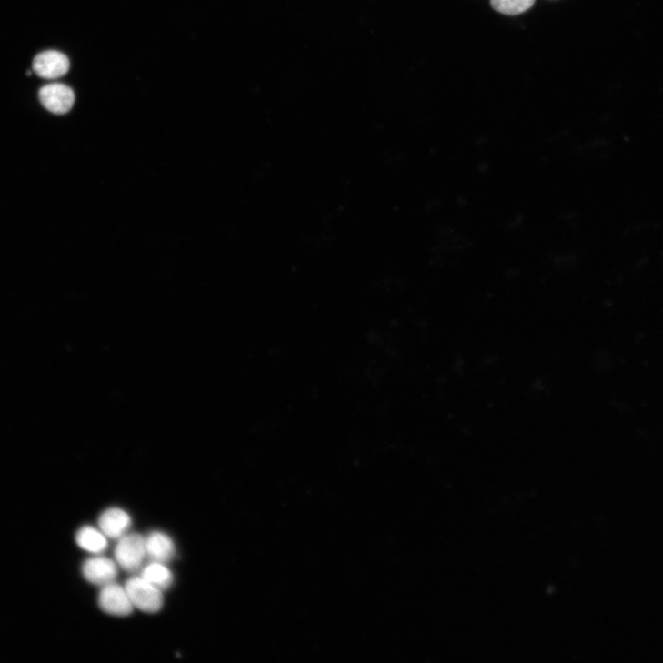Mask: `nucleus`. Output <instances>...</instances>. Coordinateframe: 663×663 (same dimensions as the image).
<instances>
[{"label": "nucleus", "instance_id": "12", "mask_svg": "<svg viewBox=\"0 0 663 663\" xmlns=\"http://www.w3.org/2000/svg\"><path fill=\"white\" fill-rule=\"evenodd\" d=\"M26 75H27V76H31V75H32V72H31V71H27V74H26Z\"/></svg>", "mask_w": 663, "mask_h": 663}, {"label": "nucleus", "instance_id": "6", "mask_svg": "<svg viewBox=\"0 0 663 663\" xmlns=\"http://www.w3.org/2000/svg\"><path fill=\"white\" fill-rule=\"evenodd\" d=\"M83 573L89 582L105 586L115 582L117 576V567L113 560L107 558H92L85 562Z\"/></svg>", "mask_w": 663, "mask_h": 663}, {"label": "nucleus", "instance_id": "4", "mask_svg": "<svg viewBox=\"0 0 663 663\" xmlns=\"http://www.w3.org/2000/svg\"><path fill=\"white\" fill-rule=\"evenodd\" d=\"M39 99L43 106L55 115H64L71 110L75 95L66 85L52 84L44 86L39 92Z\"/></svg>", "mask_w": 663, "mask_h": 663}, {"label": "nucleus", "instance_id": "1", "mask_svg": "<svg viewBox=\"0 0 663 663\" xmlns=\"http://www.w3.org/2000/svg\"><path fill=\"white\" fill-rule=\"evenodd\" d=\"M125 588L134 607L145 613H157L164 604L162 589L143 577H133Z\"/></svg>", "mask_w": 663, "mask_h": 663}, {"label": "nucleus", "instance_id": "7", "mask_svg": "<svg viewBox=\"0 0 663 663\" xmlns=\"http://www.w3.org/2000/svg\"><path fill=\"white\" fill-rule=\"evenodd\" d=\"M131 526L130 516L123 509L111 507L100 516L99 527L106 537L120 539Z\"/></svg>", "mask_w": 663, "mask_h": 663}, {"label": "nucleus", "instance_id": "11", "mask_svg": "<svg viewBox=\"0 0 663 663\" xmlns=\"http://www.w3.org/2000/svg\"><path fill=\"white\" fill-rule=\"evenodd\" d=\"M536 0H491L492 7L506 15H518L531 9Z\"/></svg>", "mask_w": 663, "mask_h": 663}, {"label": "nucleus", "instance_id": "8", "mask_svg": "<svg viewBox=\"0 0 663 663\" xmlns=\"http://www.w3.org/2000/svg\"><path fill=\"white\" fill-rule=\"evenodd\" d=\"M146 557L152 560L166 563L170 561L175 554L176 547L173 540L167 535L161 532H154L145 538Z\"/></svg>", "mask_w": 663, "mask_h": 663}, {"label": "nucleus", "instance_id": "9", "mask_svg": "<svg viewBox=\"0 0 663 663\" xmlns=\"http://www.w3.org/2000/svg\"><path fill=\"white\" fill-rule=\"evenodd\" d=\"M79 547L88 552L99 554L106 550L108 542L103 532L94 527H83L76 536Z\"/></svg>", "mask_w": 663, "mask_h": 663}, {"label": "nucleus", "instance_id": "10", "mask_svg": "<svg viewBox=\"0 0 663 663\" xmlns=\"http://www.w3.org/2000/svg\"><path fill=\"white\" fill-rule=\"evenodd\" d=\"M145 579L151 582L160 589H167L173 583V574L164 563L154 561L142 571Z\"/></svg>", "mask_w": 663, "mask_h": 663}, {"label": "nucleus", "instance_id": "2", "mask_svg": "<svg viewBox=\"0 0 663 663\" xmlns=\"http://www.w3.org/2000/svg\"><path fill=\"white\" fill-rule=\"evenodd\" d=\"M115 556L124 570L127 572L138 570L146 556L145 538L138 534L122 537L116 547Z\"/></svg>", "mask_w": 663, "mask_h": 663}, {"label": "nucleus", "instance_id": "5", "mask_svg": "<svg viewBox=\"0 0 663 663\" xmlns=\"http://www.w3.org/2000/svg\"><path fill=\"white\" fill-rule=\"evenodd\" d=\"M67 56L57 51H45L38 54L33 62V69L37 76L45 80H55L69 70Z\"/></svg>", "mask_w": 663, "mask_h": 663}, {"label": "nucleus", "instance_id": "3", "mask_svg": "<svg viewBox=\"0 0 663 663\" xmlns=\"http://www.w3.org/2000/svg\"><path fill=\"white\" fill-rule=\"evenodd\" d=\"M99 606L104 612L116 617L130 615L134 607L126 589L115 582L103 586Z\"/></svg>", "mask_w": 663, "mask_h": 663}]
</instances>
